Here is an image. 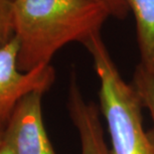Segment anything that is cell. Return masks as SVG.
Segmentation results:
<instances>
[{"label": "cell", "instance_id": "cell-2", "mask_svg": "<svg viewBox=\"0 0 154 154\" xmlns=\"http://www.w3.org/2000/svg\"><path fill=\"white\" fill-rule=\"evenodd\" d=\"M84 46L93 58L100 82V109L107 124L110 154H154V142L143 127L141 100L132 84L120 76L100 33Z\"/></svg>", "mask_w": 154, "mask_h": 154}, {"label": "cell", "instance_id": "cell-7", "mask_svg": "<svg viewBox=\"0 0 154 154\" xmlns=\"http://www.w3.org/2000/svg\"><path fill=\"white\" fill-rule=\"evenodd\" d=\"M132 86L138 94L143 106L148 109L151 116L153 127L148 133L154 142V74L148 73L138 64L133 75Z\"/></svg>", "mask_w": 154, "mask_h": 154}, {"label": "cell", "instance_id": "cell-12", "mask_svg": "<svg viewBox=\"0 0 154 154\" xmlns=\"http://www.w3.org/2000/svg\"><path fill=\"white\" fill-rule=\"evenodd\" d=\"M12 1H14V0H12Z\"/></svg>", "mask_w": 154, "mask_h": 154}, {"label": "cell", "instance_id": "cell-1", "mask_svg": "<svg viewBox=\"0 0 154 154\" xmlns=\"http://www.w3.org/2000/svg\"><path fill=\"white\" fill-rule=\"evenodd\" d=\"M18 68L30 72L50 65L54 55L73 42L85 44L109 17L94 0H14Z\"/></svg>", "mask_w": 154, "mask_h": 154}, {"label": "cell", "instance_id": "cell-4", "mask_svg": "<svg viewBox=\"0 0 154 154\" xmlns=\"http://www.w3.org/2000/svg\"><path fill=\"white\" fill-rule=\"evenodd\" d=\"M43 94L35 91L23 97L5 127L4 135L15 154H56L43 120Z\"/></svg>", "mask_w": 154, "mask_h": 154}, {"label": "cell", "instance_id": "cell-3", "mask_svg": "<svg viewBox=\"0 0 154 154\" xmlns=\"http://www.w3.org/2000/svg\"><path fill=\"white\" fill-rule=\"evenodd\" d=\"M17 38L0 48V127L5 128L15 107L23 97L35 91L45 94L53 86L56 72L50 65L30 72L18 68Z\"/></svg>", "mask_w": 154, "mask_h": 154}, {"label": "cell", "instance_id": "cell-10", "mask_svg": "<svg viewBox=\"0 0 154 154\" xmlns=\"http://www.w3.org/2000/svg\"><path fill=\"white\" fill-rule=\"evenodd\" d=\"M0 154H15L10 142L7 140L5 135L3 136L2 141L0 142Z\"/></svg>", "mask_w": 154, "mask_h": 154}, {"label": "cell", "instance_id": "cell-9", "mask_svg": "<svg viewBox=\"0 0 154 154\" xmlns=\"http://www.w3.org/2000/svg\"><path fill=\"white\" fill-rule=\"evenodd\" d=\"M106 6L110 16L117 19H124L129 12L128 0H94Z\"/></svg>", "mask_w": 154, "mask_h": 154}, {"label": "cell", "instance_id": "cell-5", "mask_svg": "<svg viewBox=\"0 0 154 154\" xmlns=\"http://www.w3.org/2000/svg\"><path fill=\"white\" fill-rule=\"evenodd\" d=\"M67 107L80 137L81 154H110L104 140L99 107L85 99L74 75L69 87Z\"/></svg>", "mask_w": 154, "mask_h": 154}, {"label": "cell", "instance_id": "cell-6", "mask_svg": "<svg viewBox=\"0 0 154 154\" xmlns=\"http://www.w3.org/2000/svg\"><path fill=\"white\" fill-rule=\"evenodd\" d=\"M128 5L135 19L139 65L154 74V0H128Z\"/></svg>", "mask_w": 154, "mask_h": 154}, {"label": "cell", "instance_id": "cell-8", "mask_svg": "<svg viewBox=\"0 0 154 154\" xmlns=\"http://www.w3.org/2000/svg\"><path fill=\"white\" fill-rule=\"evenodd\" d=\"M14 36V4L12 0H0V48Z\"/></svg>", "mask_w": 154, "mask_h": 154}, {"label": "cell", "instance_id": "cell-11", "mask_svg": "<svg viewBox=\"0 0 154 154\" xmlns=\"http://www.w3.org/2000/svg\"><path fill=\"white\" fill-rule=\"evenodd\" d=\"M4 130H5V128H2V127H0V142L2 141L3 136H4Z\"/></svg>", "mask_w": 154, "mask_h": 154}]
</instances>
